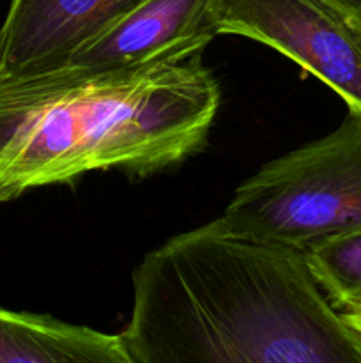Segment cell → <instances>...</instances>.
Instances as JSON below:
<instances>
[{
  "mask_svg": "<svg viewBox=\"0 0 361 363\" xmlns=\"http://www.w3.org/2000/svg\"><path fill=\"white\" fill-rule=\"evenodd\" d=\"M229 233L306 248L361 229V112L248 177L216 218Z\"/></svg>",
  "mask_w": 361,
  "mask_h": 363,
  "instance_id": "cell-3",
  "label": "cell"
},
{
  "mask_svg": "<svg viewBox=\"0 0 361 363\" xmlns=\"http://www.w3.org/2000/svg\"><path fill=\"white\" fill-rule=\"evenodd\" d=\"M0 363H131L120 333L0 305Z\"/></svg>",
  "mask_w": 361,
  "mask_h": 363,
  "instance_id": "cell-7",
  "label": "cell"
},
{
  "mask_svg": "<svg viewBox=\"0 0 361 363\" xmlns=\"http://www.w3.org/2000/svg\"><path fill=\"white\" fill-rule=\"evenodd\" d=\"M304 254L319 287L336 311L361 307V229L321 241Z\"/></svg>",
  "mask_w": 361,
  "mask_h": 363,
  "instance_id": "cell-8",
  "label": "cell"
},
{
  "mask_svg": "<svg viewBox=\"0 0 361 363\" xmlns=\"http://www.w3.org/2000/svg\"><path fill=\"white\" fill-rule=\"evenodd\" d=\"M336 2H340L342 6H345L347 9L353 11V13L356 14L361 21V0H336Z\"/></svg>",
  "mask_w": 361,
  "mask_h": 363,
  "instance_id": "cell-10",
  "label": "cell"
},
{
  "mask_svg": "<svg viewBox=\"0 0 361 363\" xmlns=\"http://www.w3.org/2000/svg\"><path fill=\"white\" fill-rule=\"evenodd\" d=\"M222 91L202 52L120 67H0V204L88 172L147 177L207 144Z\"/></svg>",
  "mask_w": 361,
  "mask_h": 363,
  "instance_id": "cell-2",
  "label": "cell"
},
{
  "mask_svg": "<svg viewBox=\"0 0 361 363\" xmlns=\"http://www.w3.org/2000/svg\"><path fill=\"white\" fill-rule=\"evenodd\" d=\"M218 34L262 43L361 112V21L336 0H214Z\"/></svg>",
  "mask_w": 361,
  "mask_h": 363,
  "instance_id": "cell-4",
  "label": "cell"
},
{
  "mask_svg": "<svg viewBox=\"0 0 361 363\" xmlns=\"http://www.w3.org/2000/svg\"><path fill=\"white\" fill-rule=\"evenodd\" d=\"M340 314H342L343 321H345L354 332L361 335V307L350 308V311H343L340 312Z\"/></svg>",
  "mask_w": 361,
  "mask_h": 363,
  "instance_id": "cell-9",
  "label": "cell"
},
{
  "mask_svg": "<svg viewBox=\"0 0 361 363\" xmlns=\"http://www.w3.org/2000/svg\"><path fill=\"white\" fill-rule=\"evenodd\" d=\"M216 35L214 0H144L78 46L64 66L120 67L197 53Z\"/></svg>",
  "mask_w": 361,
  "mask_h": 363,
  "instance_id": "cell-5",
  "label": "cell"
},
{
  "mask_svg": "<svg viewBox=\"0 0 361 363\" xmlns=\"http://www.w3.org/2000/svg\"><path fill=\"white\" fill-rule=\"evenodd\" d=\"M144 0H9L0 25V67L53 69Z\"/></svg>",
  "mask_w": 361,
  "mask_h": 363,
  "instance_id": "cell-6",
  "label": "cell"
},
{
  "mask_svg": "<svg viewBox=\"0 0 361 363\" xmlns=\"http://www.w3.org/2000/svg\"><path fill=\"white\" fill-rule=\"evenodd\" d=\"M120 339L131 363H361V335L324 296L304 250L216 220L142 259Z\"/></svg>",
  "mask_w": 361,
  "mask_h": 363,
  "instance_id": "cell-1",
  "label": "cell"
}]
</instances>
